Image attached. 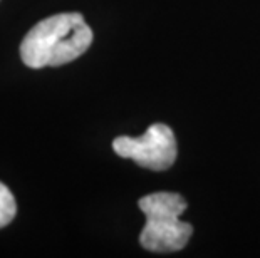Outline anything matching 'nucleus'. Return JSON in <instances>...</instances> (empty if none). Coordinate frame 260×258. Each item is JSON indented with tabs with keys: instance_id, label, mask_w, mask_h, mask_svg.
Segmentation results:
<instances>
[{
	"instance_id": "nucleus-4",
	"label": "nucleus",
	"mask_w": 260,
	"mask_h": 258,
	"mask_svg": "<svg viewBox=\"0 0 260 258\" xmlns=\"http://www.w3.org/2000/svg\"><path fill=\"white\" fill-rule=\"evenodd\" d=\"M15 213H17V205L12 191L4 183H0V228L7 227L14 219Z\"/></svg>"
},
{
	"instance_id": "nucleus-2",
	"label": "nucleus",
	"mask_w": 260,
	"mask_h": 258,
	"mask_svg": "<svg viewBox=\"0 0 260 258\" xmlns=\"http://www.w3.org/2000/svg\"><path fill=\"white\" fill-rule=\"evenodd\" d=\"M138 206L146 216V225L140 235V243L149 251H180L185 248L193 235L190 223L181 222L180 216L186 210V201L178 193L146 195L138 201Z\"/></svg>"
},
{
	"instance_id": "nucleus-1",
	"label": "nucleus",
	"mask_w": 260,
	"mask_h": 258,
	"mask_svg": "<svg viewBox=\"0 0 260 258\" xmlns=\"http://www.w3.org/2000/svg\"><path fill=\"white\" fill-rule=\"evenodd\" d=\"M92 42V30L77 12L56 14L41 20L20 44V59L27 67H57L81 57Z\"/></svg>"
},
{
	"instance_id": "nucleus-3",
	"label": "nucleus",
	"mask_w": 260,
	"mask_h": 258,
	"mask_svg": "<svg viewBox=\"0 0 260 258\" xmlns=\"http://www.w3.org/2000/svg\"><path fill=\"white\" fill-rule=\"evenodd\" d=\"M113 150L121 158L133 159L141 168L153 171H165L171 168L178 155L173 131L163 123L149 126L140 138L119 136L113 141Z\"/></svg>"
}]
</instances>
